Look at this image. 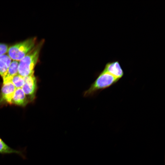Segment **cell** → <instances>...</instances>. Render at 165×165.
I'll list each match as a JSON object with an SVG mask.
<instances>
[{
  "instance_id": "1",
  "label": "cell",
  "mask_w": 165,
  "mask_h": 165,
  "mask_svg": "<svg viewBox=\"0 0 165 165\" xmlns=\"http://www.w3.org/2000/svg\"><path fill=\"white\" fill-rule=\"evenodd\" d=\"M44 41L37 44L34 48L19 61L18 74L25 77L34 75V68L38 62L40 50Z\"/></svg>"
},
{
  "instance_id": "2",
  "label": "cell",
  "mask_w": 165,
  "mask_h": 165,
  "mask_svg": "<svg viewBox=\"0 0 165 165\" xmlns=\"http://www.w3.org/2000/svg\"><path fill=\"white\" fill-rule=\"evenodd\" d=\"M119 79L103 70L89 88L86 91L84 95L87 97L94 95L97 92L108 88L116 84Z\"/></svg>"
},
{
  "instance_id": "3",
  "label": "cell",
  "mask_w": 165,
  "mask_h": 165,
  "mask_svg": "<svg viewBox=\"0 0 165 165\" xmlns=\"http://www.w3.org/2000/svg\"><path fill=\"white\" fill-rule=\"evenodd\" d=\"M36 37L28 38L9 46L7 54L13 61H19L35 46Z\"/></svg>"
},
{
  "instance_id": "4",
  "label": "cell",
  "mask_w": 165,
  "mask_h": 165,
  "mask_svg": "<svg viewBox=\"0 0 165 165\" xmlns=\"http://www.w3.org/2000/svg\"><path fill=\"white\" fill-rule=\"evenodd\" d=\"M24 83L21 89L29 102L34 101L37 89V81L34 75L24 77Z\"/></svg>"
},
{
  "instance_id": "5",
  "label": "cell",
  "mask_w": 165,
  "mask_h": 165,
  "mask_svg": "<svg viewBox=\"0 0 165 165\" xmlns=\"http://www.w3.org/2000/svg\"><path fill=\"white\" fill-rule=\"evenodd\" d=\"M16 88L11 81L3 83L0 94V106L11 104Z\"/></svg>"
},
{
  "instance_id": "6",
  "label": "cell",
  "mask_w": 165,
  "mask_h": 165,
  "mask_svg": "<svg viewBox=\"0 0 165 165\" xmlns=\"http://www.w3.org/2000/svg\"><path fill=\"white\" fill-rule=\"evenodd\" d=\"M103 70L119 79H121L124 75V71L118 61L108 62Z\"/></svg>"
},
{
  "instance_id": "7",
  "label": "cell",
  "mask_w": 165,
  "mask_h": 165,
  "mask_svg": "<svg viewBox=\"0 0 165 165\" xmlns=\"http://www.w3.org/2000/svg\"><path fill=\"white\" fill-rule=\"evenodd\" d=\"M29 102L21 88L16 89L12 99L11 104L24 106Z\"/></svg>"
},
{
  "instance_id": "8",
  "label": "cell",
  "mask_w": 165,
  "mask_h": 165,
  "mask_svg": "<svg viewBox=\"0 0 165 165\" xmlns=\"http://www.w3.org/2000/svg\"><path fill=\"white\" fill-rule=\"evenodd\" d=\"M25 149L17 150L13 149L8 145L0 137V154H10L14 153L18 155L24 159L26 158Z\"/></svg>"
},
{
  "instance_id": "9",
  "label": "cell",
  "mask_w": 165,
  "mask_h": 165,
  "mask_svg": "<svg viewBox=\"0 0 165 165\" xmlns=\"http://www.w3.org/2000/svg\"><path fill=\"white\" fill-rule=\"evenodd\" d=\"M19 61H13L9 67L5 75L2 78L3 82L10 81L13 76L18 74Z\"/></svg>"
},
{
  "instance_id": "10",
  "label": "cell",
  "mask_w": 165,
  "mask_h": 165,
  "mask_svg": "<svg viewBox=\"0 0 165 165\" xmlns=\"http://www.w3.org/2000/svg\"><path fill=\"white\" fill-rule=\"evenodd\" d=\"M10 81L16 89L22 88L24 83V77L18 74L13 76Z\"/></svg>"
},
{
  "instance_id": "11",
  "label": "cell",
  "mask_w": 165,
  "mask_h": 165,
  "mask_svg": "<svg viewBox=\"0 0 165 165\" xmlns=\"http://www.w3.org/2000/svg\"><path fill=\"white\" fill-rule=\"evenodd\" d=\"M12 59L7 54H4L0 56V61L4 63L9 67L12 62Z\"/></svg>"
},
{
  "instance_id": "12",
  "label": "cell",
  "mask_w": 165,
  "mask_h": 165,
  "mask_svg": "<svg viewBox=\"0 0 165 165\" xmlns=\"http://www.w3.org/2000/svg\"><path fill=\"white\" fill-rule=\"evenodd\" d=\"M8 67L3 62L0 61V75L3 78L6 74Z\"/></svg>"
},
{
  "instance_id": "13",
  "label": "cell",
  "mask_w": 165,
  "mask_h": 165,
  "mask_svg": "<svg viewBox=\"0 0 165 165\" xmlns=\"http://www.w3.org/2000/svg\"><path fill=\"white\" fill-rule=\"evenodd\" d=\"M9 47L6 44L0 43V56L7 53Z\"/></svg>"
}]
</instances>
